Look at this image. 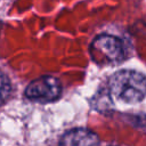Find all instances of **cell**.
Instances as JSON below:
<instances>
[{
    "mask_svg": "<svg viewBox=\"0 0 146 146\" xmlns=\"http://www.w3.org/2000/svg\"><path fill=\"white\" fill-rule=\"evenodd\" d=\"M60 83L56 78L44 75L32 81L27 86L25 95L30 99L47 103L57 99L60 95Z\"/></svg>",
    "mask_w": 146,
    "mask_h": 146,
    "instance_id": "3957f363",
    "label": "cell"
},
{
    "mask_svg": "<svg viewBox=\"0 0 146 146\" xmlns=\"http://www.w3.org/2000/svg\"><path fill=\"white\" fill-rule=\"evenodd\" d=\"M110 89L116 99L135 104L146 97V78L132 70H121L112 75Z\"/></svg>",
    "mask_w": 146,
    "mask_h": 146,
    "instance_id": "6da1fadb",
    "label": "cell"
},
{
    "mask_svg": "<svg viewBox=\"0 0 146 146\" xmlns=\"http://www.w3.org/2000/svg\"><path fill=\"white\" fill-rule=\"evenodd\" d=\"M60 146H99V139L92 131L78 128L67 131L62 137Z\"/></svg>",
    "mask_w": 146,
    "mask_h": 146,
    "instance_id": "277c9868",
    "label": "cell"
},
{
    "mask_svg": "<svg viewBox=\"0 0 146 146\" xmlns=\"http://www.w3.org/2000/svg\"><path fill=\"white\" fill-rule=\"evenodd\" d=\"M90 55L99 65H114L125 58V50L119 38L102 34L95 38L91 42Z\"/></svg>",
    "mask_w": 146,
    "mask_h": 146,
    "instance_id": "7a4b0ae2",
    "label": "cell"
}]
</instances>
